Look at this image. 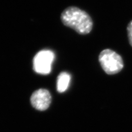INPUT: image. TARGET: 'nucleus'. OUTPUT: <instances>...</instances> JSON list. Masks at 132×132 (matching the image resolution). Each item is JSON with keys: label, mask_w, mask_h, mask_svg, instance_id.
I'll return each instance as SVG.
<instances>
[{"label": "nucleus", "mask_w": 132, "mask_h": 132, "mask_svg": "<svg viewBox=\"0 0 132 132\" xmlns=\"http://www.w3.org/2000/svg\"><path fill=\"white\" fill-rule=\"evenodd\" d=\"M98 61L102 69L108 74H117L123 68L121 56L110 49L101 51L98 56Z\"/></svg>", "instance_id": "obj_2"}, {"label": "nucleus", "mask_w": 132, "mask_h": 132, "mask_svg": "<svg viewBox=\"0 0 132 132\" xmlns=\"http://www.w3.org/2000/svg\"><path fill=\"white\" fill-rule=\"evenodd\" d=\"M55 54L52 51L44 50L39 51L33 60V68L39 74H47L51 71Z\"/></svg>", "instance_id": "obj_3"}, {"label": "nucleus", "mask_w": 132, "mask_h": 132, "mask_svg": "<svg viewBox=\"0 0 132 132\" xmlns=\"http://www.w3.org/2000/svg\"><path fill=\"white\" fill-rule=\"evenodd\" d=\"M32 106L40 111L46 110L51 102V96L47 90L40 89L32 94L30 98Z\"/></svg>", "instance_id": "obj_4"}, {"label": "nucleus", "mask_w": 132, "mask_h": 132, "mask_svg": "<svg viewBox=\"0 0 132 132\" xmlns=\"http://www.w3.org/2000/svg\"><path fill=\"white\" fill-rule=\"evenodd\" d=\"M64 25L71 28L78 34L85 35L92 31L93 23L90 16L84 11L76 7H69L61 14Z\"/></svg>", "instance_id": "obj_1"}, {"label": "nucleus", "mask_w": 132, "mask_h": 132, "mask_svg": "<svg viewBox=\"0 0 132 132\" xmlns=\"http://www.w3.org/2000/svg\"><path fill=\"white\" fill-rule=\"evenodd\" d=\"M70 81H71V76L67 72H62L59 74L57 78V89L60 93H63L68 88Z\"/></svg>", "instance_id": "obj_5"}, {"label": "nucleus", "mask_w": 132, "mask_h": 132, "mask_svg": "<svg viewBox=\"0 0 132 132\" xmlns=\"http://www.w3.org/2000/svg\"><path fill=\"white\" fill-rule=\"evenodd\" d=\"M127 33L128 37L129 42L131 46L132 47V20L128 25L127 27Z\"/></svg>", "instance_id": "obj_6"}]
</instances>
